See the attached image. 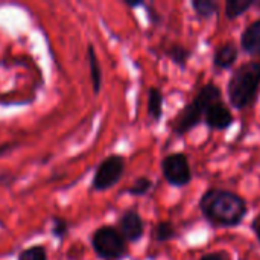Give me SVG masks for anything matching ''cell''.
Returning <instances> with one entry per match:
<instances>
[{"mask_svg": "<svg viewBox=\"0 0 260 260\" xmlns=\"http://www.w3.org/2000/svg\"><path fill=\"white\" fill-rule=\"evenodd\" d=\"M198 206L204 219L215 227H238L248 213L247 201L242 197L218 187L206 190L201 195Z\"/></svg>", "mask_w": 260, "mask_h": 260, "instance_id": "cell-1", "label": "cell"}, {"mask_svg": "<svg viewBox=\"0 0 260 260\" xmlns=\"http://www.w3.org/2000/svg\"><path fill=\"white\" fill-rule=\"evenodd\" d=\"M260 90V61L242 62L230 76L227 96L233 108L245 110L250 107Z\"/></svg>", "mask_w": 260, "mask_h": 260, "instance_id": "cell-2", "label": "cell"}, {"mask_svg": "<svg viewBox=\"0 0 260 260\" xmlns=\"http://www.w3.org/2000/svg\"><path fill=\"white\" fill-rule=\"evenodd\" d=\"M91 245L98 257L102 260H120L128 253L126 241L114 227L104 225L91 238Z\"/></svg>", "mask_w": 260, "mask_h": 260, "instance_id": "cell-3", "label": "cell"}, {"mask_svg": "<svg viewBox=\"0 0 260 260\" xmlns=\"http://www.w3.org/2000/svg\"><path fill=\"white\" fill-rule=\"evenodd\" d=\"M163 178L174 187H184L192 181V168L189 157L183 152H174L161 160Z\"/></svg>", "mask_w": 260, "mask_h": 260, "instance_id": "cell-4", "label": "cell"}, {"mask_svg": "<svg viewBox=\"0 0 260 260\" xmlns=\"http://www.w3.org/2000/svg\"><path fill=\"white\" fill-rule=\"evenodd\" d=\"M123 171H125V158L122 155L114 154V155L107 157L98 166L93 175V180H91L93 189L98 192H104V190L114 187L123 177Z\"/></svg>", "mask_w": 260, "mask_h": 260, "instance_id": "cell-5", "label": "cell"}, {"mask_svg": "<svg viewBox=\"0 0 260 260\" xmlns=\"http://www.w3.org/2000/svg\"><path fill=\"white\" fill-rule=\"evenodd\" d=\"M204 113L198 108V105L192 101L189 104H186L180 111L178 114L174 117L172 123H171V131L174 136H184L187 134L189 131H192L195 126H198L201 123V119H203Z\"/></svg>", "mask_w": 260, "mask_h": 260, "instance_id": "cell-6", "label": "cell"}, {"mask_svg": "<svg viewBox=\"0 0 260 260\" xmlns=\"http://www.w3.org/2000/svg\"><path fill=\"white\" fill-rule=\"evenodd\" d=\"M203 120L207 125V128H210L213 131H225L233 125L235 116H233L232 110L229 108V105H225L221 101V102L210 105L204 111Z\"/></svg>", "mask_w": 260, "mask_h": 260, "instance_id": "cell-7", "label": "cell"}, {"mask_svg": "<svg viewBox=\"0 0 260 260\" xmlns=\"http://www.w3.org/2000/svg\"><path fill=\"white\" fill-rule=\"evenodd\" d=\"M119 229L120 235L126 242H137L145 235V222L137 210L129 209L122 213L119 219Z\"/></svg>", "mask_w": 260, "mask_h": 260, "instance_id": "cell-8", "label": "cell"}, {"mask_svg": "<svg viewBox=\"0 0 260 260\" xmlns=\"http://www.w3.org/2000/svg\"><path fill=\"white\" fill-rule=\"evenodd\" d=\"M238 58H239L238 46L232 41L224 43L213 53V67L215 70H229L236 64Z\"/></svg>", "mask_w": 260, "mask_h": 260, "instance_id": "cell-9", "label": "cell"}, {"mask_svg": "<svg viewBox=\"0 0 260 260\" xmlns=\"http://www.w3.org/2000/svg\"><path fill=\"white\" fill-rule=\"evenodd\" d=\"M241 49L251 56H260V18L248 24L241 35Z\"/></svg>", "mask_w": 260, "mask_h": 260, "instance_id": "cell-10", "label": "cell"}, {"mask_svg": "<svg viewBox=\"0 0 260 260\" xmlns=\"http://www.w3.org/2000/svg\"><path fill=\"white\" fill-rule=\"evenodd\" d=\"M222 101V90L216 85V84H206L200 88V91L197 93V96L193 98V102L198 105V108L204 113L210 105L221 102Z\"/></svg>", "mask_w": 260, "mask_h": 260, "instance_id": "cell-11", "label": "cell"}, {"mask_svg": "<svg viewBox=\"0 0 260 260\" xmlns=\"http://www.w3.org/2000/svg\"><path fill=\"white\" fill-rule=\"evenodd\" d=\"M163 93L157 87H151L148 90V116L154 122H160L163 117Z\"/></svg>", "mask_w": 260, "mask_h": 260, "instance_id": "cell-12", "label": "cell"}, {"mask_svg": "<svg viewBox=\"0 0 260 260\" xmlns=\"http://www.w3.org/2000/svg\"><path fill=\"white\" fill-rule=\"evenodd\" d=\"M87 61H88L91 84H93V93L98 94L101 91V85H102V69H101V62L98 59V55L94 52V47L91 44L87 49Z\"/></svg>", "mask_w": 260, "mask_h": 260, "instance_id": "cell-13", "label": "cell"}, {"mask_svg": "<svg viewBox=\"0 0 260 260\" xmlns=\"http://www.w3.org/2000/svg\"><path fill=\"white\" fill-rule=\"evenodd\" d=\"M165 53L168 55V58L174 62V64H177L180 69H186L187 67V62H189V58L192 56V50L190 49H187V47H184V46H181V44H172V46H169L166 50H165Z\"/></svg>", "mask_w": 260, "mask_h": 260, "instance_id": "cell-14", "label": "cell"}, {"mask_svg": "<svg viewBox=\"0 0 260 260\" xmlns=\"http://www.w3.org/2000/svg\"><path fill=\"white\" fill-rule=\"evenodd\" d=\"M256 0H227L225 2V17L229 20H236L244 15L251 6H254Z\"/></svg>", "mask_w": 260, "mask_h": 260, "instance_id": "cell-15", "label": "cell"}, {"mask_svg": "<svg viewBox=\"0 0 260 260\" xmlns=\"http://www.w3.org/2000/svg\"><path fill=\"white\" fill-rule=\"evenodd\" d=\"M190 6L198 17L206 20L215 17L219 11V3L215 0H192Z\"/></svg>", "mask_w": 260, "mask_h": 260, "instance_id": "cell-16", "label": "cell"}, {"mask_svg": "<svg viewBox=\"0 0 260 260\" xmlns=\"http://www.w3.org/2000/svg\"><path fill=\"white\" fill-rule=\"evenodd\" d=\"M177 238V229L171 221H160L154 229V239L160 244L169 242Z\"/></svg>", "mask_w": 260, "mask_h": 260, "instance_id": "cell-17", "label": "cell"}, {"mask_svg": "<svg viewBox=\"0 0 260 260\" xmlns=\"http://www.w3.org/2000/svg\"><path fill=\"white\" fill-rule=\"evenodd\" d=\"M152 189V181L148 177H140L137 178L131 187L126 189V193L133 195V197H145L146 193H149Z\"/></svg>", "mask_w": 260, "mask_h": 260, "instance_id": "cell-18", "label": "cell"}, {"mask_svg": "<svg viewBox=\"0 0 260 260\" xmlns=\"http://www.w3.org/2000/svg\"><path fill=\"white\" fill-rule=\"evenodd\" d=\"M18 260H47V253L44 247L35 245V247L23 250L18 254Z\"/></svg>", "mask_w": 260, "mask_h": 260, "instance_id": "cell-19", "label": "cell"}, {"mask_svg": "<svg viewBox=\"0 0 260 260\" xmlns=\"http://www.w3.org/2000/svg\"><path fill=\"white\" fill-rule=\"evenodd\" d=\"M67 230H69V225L62 218H53V221H52V233L56 238H64L67 235Z\"/></svg>", "mask_w": 260, "mask_h": 260, "instance_id": "cell-20", "label": "cell"}, {"mask_svg": "<svg viewBox=\"0 0 260 260\" xmlns=\"http://www.w3.org/2000/svg\"><path fill=\"white\" fill-rule=\"evenodd\" d=\"M198 260H232V256L229 251L219 250V251H213V253H207L204 256H201Z\"/></svg>", "mask_w": 260, "mask_h": 260, "instance_id": "cell-21", "label": "cell"}, {"mask_svg": "<svg viewBox=\"0 0 260 260\" xmlns=\"http://www.w3.org/2000/svg\"><path fill=\"white\" fill-rule=\"evenodd\" d=\"M146 9H148V17H149L151 23L152 24H158L161 21V17L157 14V11L154 8H151V6H146Z\"/></svg>", "mask_w": 260, "mask_h": 260, "instance_id": "cell-22", "label": "cell"}, {"mask_svg": "<svg viewBox=\"0 0 260 260\" xmlns=\"http://www.w3.org/2000/svg\"><path fill=\"white\" fill-rule=\"evenodd\" d=\"M251 229H253V232H254V235H256V238H257V241H259L260 244V215L253 221Z\"/></svg>", "mask_w": 260, "mask_h": 260, "instance_id": "cell-23", "label": "cell"}, {"mask_svg": "<svg viewBox=\"0 0 260 260\" xmlns=\"http://www.w3.org/2000/svg\"><path fill=\"white\" fill-rule=\"evenodd\" d=\"M126 6L129 8H140V6H145L143 2H126Z\"/></svg>", "mask_w": 260, "mask_h": 260, "instance_id": "cell-24", "label": "cell"}, {"mask_svg": "<svg viewBox=\"0 0 260 260\" xmlns=\"http://www.w3.org/2000/svg\"><path fill=\"white\" fill-rule=\"evenodd\" d=\"M254 6H256V8H260V0H256V3H254Z\"/></svg>", "mask_w": 260, "mask_h": 260, "instance_id": "cell-25", "label": "cell"}]
</instances>
